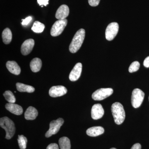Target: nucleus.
<instances>
[{"label":"nucleus","mask_w":149,"mask_h":149,"mask_svg":"<svg viewBox=\"0 0 149 149\" xmlns=\"http://www.w3.org/2000/svg\"><path fill=\"white\" fill-rule=\"evenodd\" d=\"M85 30L80 29L74 35L69 46V51L72 53H75L81 47L85 37Z\"/></svg>","instance_id":"1"},{"label":"nucleus","mask_w":149,"mask_h":149,"mask_svg":"<svg viewBox=\"0 0 149 149\" xmlns=\"http://www.w3.org/2000/svg\"><path fill=\"white\" fill-rule=\"evenodd\" d=\"M111 111L115 123L118 125L122 124L125 117V111L122 104L117 102L114 103L112 105Z\"/></svg>","instance_id":"2"},{"label":"nucleus","mask_w":149,"mask_h":149,"mask_svg":"<svg viewBox=\"0 0 149 149\" xmlns=\"http://www.w3.org/2000/svg\"><path fill=\"white\" fill-rule=\"evenodd\" d=\"M0 126L5 130L6 139L9 140L13 137L15 133V128L14 123L12 120L6 116L1 118Z\"/></svg>","instance_id":"3"},{"label":"nucleus","mask_w":149,"mask_h":149,"mask_svg":"<svg viewBox=\"0 0 149 149\" xmlns=\"http://www.w3.org/2000/svg\"><path fill=\"white\" fill-rule=\"evenodd\" d=\"M145 93L140 89L136 88L133 90L131 96V104L133 107L138 108L143 103Z\"/></svg>","instance_id":"4"},{"label":"nucleus","mask_w":149,"mask_h":149,"mask_svg":"<svg viewBox=\"0 0 149 149\" xmlns=\"http://www.w3.org/2000/svg\"><path fill=\"white\" fill-rule=\"evenodd\" d=\"M68 23V20L66 19H58L56 22L51 30V35L53 37H57L62 33L66 27Z\"/></svg>","instance_id":"5"},{"label":"nucleus","mask_w":149,"mask_h":149,"mask_svg":"<svg viewBox=\"0 0 149 149\" xmlns=\"http://www.w3.org/2000/svg\"><path fill=\"white\" fill-rule=\"evenodd\" d=\"M63 123L64 120L62 118H59L57 120L51 121L49 124V129L46 133V137L49 138L52 135L56 134Z\"/></svg>","instance_id":"6"},{"label":"nucleus","mask_w":149,"mask_h":149,"mask_svg":"<svg viewBox=\"0 0 149 149\" xmlns=\"http://www.w3.org/2000/svg\"><path fill=\"white\" fill-rule=\"evenodd\" d=\"M113 93L112 88H101L95 91L92 95V98L96 101H100L107 98Z\"/></svg>","instance_id":"7"},{"label":"nucleus","mask_w":149,"mask_h":149,"mask_svg":"<svg viewBox=\"0 0 149 149\" xmlns=\"http://www.w3.org/2000/svg\"><path fill=\"white\" fill-rule=\"evenodd\" d=\"M119 25L117 22H113L109 24L106 29V38L108 41H111L116 37L118 32Z\"/></svg>","instance_id":"8"},{"label":"nucleus","mask_w":149,"mask_h":149,"mask_svg":"<svg viewBox=\"0 0 149 149\" xmlns=\"http://www.w3.org/2000/svg\"><path fill=\"white\" fill-rule=\"evenodd\" d=\"M67 93V90L64 86L62 85L54 86L49 91V95L52 97H57L64 95Z\"/></svg>","instance_id":"9"},{"label":"nucleus","mask_w":149,"mask_h":149,"mask_svg":"<svg viewBox=\"0 0 149 149\" xmlns=\"http://www.w3.org/2000/svg\"><path fill=\"white\" fill-rule=\"evenodd\" d=\"M104 111L101 104H95L91 109V116L94 120H97L103 116Z\"/></svg>","instance_id":"10"},{"label":"nucleus","mask_w":149,"mask_h":149,"mask_svg":"<svg viewBox=\"0 0 149 149\" xmlns=\"http://www.w3.org/2000/svg\"><path fill=\"white\" fill-rule=\"evenodd\" d=\"M35 41L32 39L25 40L21 46V52L23 55L26 56L30 53L34 46Z\"/></svg>","instance_id":"11"},{"label":"nucleus","mask_w":149,"mask_h":149,"mask_svg":"<svg viewBox=\"0 0 149 149\" xmlns=\"http://www.w3.org/2000/svg\"><path fill=\"white\" fill-rule=\"evenodd\" d=\"M82 70V64L78 63L75 65L70 73L69 78L71 81H75L79 79Z\"/></svg>","instance_id":"12"},{"label":"nucleus","mask_w":149,"mask_h":149,"mask_svg":"<svg viewBox=\"0 0 149 149\" xmlns=\"http://www.w3.org/2000/svg\"><path fill=\"white\" fill-rule=\"evenodd\" d=\"M69 9L66 5H62L58 9L56 12L55 17L58 19H65L69 15Z\"/></svg>","instance_id":"13"},{"label":"nucleus","mask_w":149,"mask_h":149,"mask_svg":"<svg viewBox=\"0 0 149 149\" xmlns=\"http://www.w3.org/2000/svg\"><path fill=\"white\" fill-rule=\"evenodd\" d=\"M5 107L7 110L16 115H20L23 113L22 108L17 104L9 103L6 104Z\"/></svg>","instance_id":"14"},{"label":"nucleus","mask_w":149,"mask_h":149,"mask_svg":"<svg viewBox=\"0 0 149 149\" xmlns=\"http://www.w3.org/2000/svg\"><path fill=\"white\" fill-rule=\"evenodd\" d=\"M9 71L15 75H19L21 72V69L17 63L15 61H8L6 64Z\"/></svg>","instance_id":"15"},{"label":"nucleus","mask_w":149,"mask_h":149,"mask_svg":"<svg viewBox=\"0 0 149 149\" xmlns=\"http://www.w3.org/2000/svg\"><path fill=\"white\" fill-rule=\"evenodd\" d=\"M104 132V128L101 126H95L88 128L86 133L88 136L96 137L102 135Z\"/></svg>","instance_id":"16"},{"label":"nucleus","mask_w":149,"mask_h":149,"mask_svg":"<svg viewBox=\"0 0 149 149\" xmlns=\"http://www.w3.org/2000/svg\"><path fill=\"white\" fill-rule=\"evenodd\" d=\"M38 114V111L35 108L29 107L24 113V118L27 120H33L37 118Z\"/></svg>","instance_id":"17"},{"label":"nucleus","mask_w":149,"mask_h":149,"mask_svg":"<svg viewBox=\"0 0 149 149\" xmlns=\"http://www.w3.org/2000/svg\"><path fill=\"white\" fill-rule=\"evenodd\" d=\"M42 66V62L40 58H33L30 63V67L32 72H39Z\"/></svg>","instance_id":"18"},{"label":"nucleus","mask_w":149,"mask_h":149,"mask_svg":"<svg viewBox=\"0 0 149 149\" xmlns=\"http://www.w3.org/2000/svg\"><path fill=\"white\" fill-rule=\"evenodd\" d=\"M17 91L20 92L32 93L35 91V88L30 85H25L23 83H17L16 84Z\"/></svg>","instance_id":"19"},{"label":"nucleus","mask_w":149,"mask_h":149,"mask_svg":"<svg viewBox=\"0 0 149 149\" xmlns=\"http://www.w3.org/2000/svg\"><path fill=\"white\" fill-rule=\"evenodd\" d=\"M3 41L6 45L10 44L12 39V34L10 29L8 28L4 29L2 34Z\"/></svg>","instance_id":"20"},{"label":"nucleus","mask_w":149,"mask_h":149,"mask_svg":"<svg viewBox=\"0 0 149 149\" xmlns=\"http://www.w3.org/2000/svg\"><path fill=\"white\" fill-rule=\"evenodd\" d=\"M59 144L61 149H70V142L67 137H63L59 140Z\"/></svg>","instance_id":"21"},{"label":"nucleus","mask_w":149,"mask_h":149,"mask_svg":"<svg viewBox=\"0 0 149 149\" xmlns=\"http://www.w3.org/2000/svg\"><path fill=\"white\" fill-rule=\"evenodd\" d=\"M45 28V24L41 23L40 22L36 21L34 22L31 29L35 33H40L43 32Z\"/></svg>","instance_id":"22"},{"label":"nucleus","mask_w":149,"mask_h":149,"mask_svg":"<svg viewBox=\"0 0 149 149\" xmlns=\"http://www.w3.org/2000/svg\"><path fill=\"white\" fill-rule=\"evenodd\" d=\"M3 95L5 98L6 100L10 103H14L16 101L15 97L12 92L10 91H6L3 94Z\"/></svg>","instance_id":"23"},{"label":"nucleus","mask_w":149,"mask_h":149,"mask_svg":"<svg viewBox=\"0 0 149 149\" xmlns=\"http://www.w3.org/2000/svg\"><path fill=\"white\" fill-rule=\"evenodd\" d=\"M17 141H18L19 146L20 149L26 148L27 140V138L25 136L23 135H21V136L19 135Z\"/></svg>","instance_id":"24"},{"label":"nucleus","mask_w":149,"mask_h":149,"mask_svg":"<svg viewBox=\"0 0 149 149\" xmlns=\"http://www.w3.org/2000/svg\"><path fill=\"white\" fill-rule=\"evenodd\" d=\"M140 63L138 61H136L133 62L131 64L129 68V72H133L138 71L140 68Z\"/></svg>","instance_id":"25"},{"label":"nucleus","mask_w":149,"mask_h":149,"mask_svg":"<svg viewBox=\"0 0 149 149\" xmlns=\"http://www.w3.org/2000/svg\"><path fill=\"white\" fill-rule=\"evenodd\" d=\"M100 0H88L89 4L91 6L95 7L100 3Z\"/></svg>","instance_id":"26"},{"label":"nucleus","mask_w":149,"mask_h":149,"mask_svg":"<svg viewBox=\"0 0 149 149\" xmlns=\"http://www.w3.org/2000/svg\"><path fill=\"white\" fill-rule=\"evenodd\" d=\"M32 19V17L31 16H29L26 17L25 19H22V24L23 25H27L29 24Z\"/></svg>","instance_id":"27"},{"label":"nucleus","mask_w":149,"mask_h":149,"mask_svg":"<svg viewBox=\"0 0 149 149\" xmlns=\"http://www.w3.org/2000/svg\"><path fill=\"white\" fill-rule=\"evenodd\" d=\"M49 0H37V2H38L40 6L44 5L47 6L49 4Z\"/></svg>","instance_id":"28"},{"label":"nucleus","mask_w":149,"mask_h":149,"mask_svg":"<svg viewBox=\"0 0 149 149\" xmlns=\"http://www.w3.org/2000/svg\"><path fill=\"white\" fill-rule=\"evenodd\" d=\"M47 149H59V148L57 144L51 143L48 146Z\"/></svg>","instance_id":"29"},{"label":"nucleus","mask_w":149,"mask_h":149,"mask_svg":"<svg viewBox=\"0 0 149 149\" xmlns=\"http://www.w3.org/2000/svg\"><path fill=\"white\" fill-rule=\"evenodd\" d=\"M144 66L146 68H149V56L145 59L143 62Z\"/></svg>","instance_id":"30"},{"label":"nucleus","mask_w":149,"mask_h":149,"mask_svg":"<svg viewBox=\"0 0 149 149\" xmlns=\"http://www.w3.org/2000/svg\"><path fill=\"white\" fill-rule=\"evenodd\" d=\"M141 146L140 143H136L134 144L130 149H141Z\"/></svg>","instance_id":"31"},{"label":"nucleus","mask_w":149,"mask_h":149,"mask_svg":"<svg viewBox=\"0 0 149 149\" xmlns=\"http://www.w3.org/2000/svg\"><path fill=\"white\" fill-rule=\"evenodd\" d=\"M110 149H117L115 148H111Z\"/></svg>","instance_id":"32"},{"label":"nucleus","mask_w":149,"mask_h":149,"mask_svg":"<svg viewBox=\"0 0 149 149\" xmlns=\"http://www.w3.org/2000/svg\"></svg>","instance_id":"33"}]
</instances>
